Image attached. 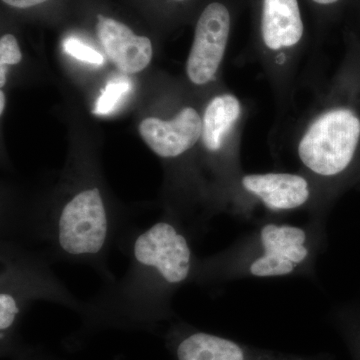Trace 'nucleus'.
<instances>
[{
  "label": "nucleus",
  "mask_w": 360,
  "mask_h": 360,
  "mask_svg": "<svg viewBox=\"0 0 360 360\" xmlns=\"http://www.w3.org/2000/svg\"><path fill=\"white\" fill-rule=\"evenodd\" d=\"M326 224L267 221L245 234L222 257L220 272L231 279L310 276L326 248Z\"/></svg>",
  "instance_id": "obj_1"
},
{
  "label": "nucleus",
  "mask_w": 360,
  "mask_h": 360,
  "mask_svg": "<svg viewBox=\"0 0 360 360\" xmlns=\"http://www.w3.org/2000/svg\"><path fill=\"white\" fill-rule=\"evenodd\" d=\"M360 139V120L347 108L319 116L303 135L298 156L317 176H340L352 165Z\"/></svg>",
  "instance_id": "obj_2"
},
{
  "label": "nucleus",
  "mask_w": 360,
  "mask_h": 360,
  "mask_svg": "<svg viewBox=\"0 0 360 360\" xmlns=\"http://www.w3.org/2000/svg\"><path fill=\"white\" fill-rule=\"evenodd\" d=\"M108 214L98 189L77 194L63 207L58 221V243L71 255H96L108 238Z\"/></svg>",
  "instance_id": "obj_3"
},
{
  "label": "nucleus",
  "mask_w": 360,
  "mask_h": 360,
  "mask_svg": "<svg viewBox=\"0 0 360 360\" xmlns=\"http://www.w3.org/2000/svg\"><path fill=\"white\" fill-rule=\"evenodd\" d=\"M134 257L139 264L158 270L172 285L184 283L193 269V253L188 241L167 222L153 225L137 238Z\"/></svg>",
  "instance_id": "obj_4"
},
{
  "label": "nucleus",
  "mask_w": 360,
  "mask_h": 360,
  "mask_svg": "<svg viewBox=\"0 0 360 360\" xmlns=\"http://www.w3.org/2000/svg\"><path fill=\"white\" fill-rule=\"evenodd\" d=\"M231 16L222 4H210L201 13L186 63L187 77L194 84L212 82L224 59L229 41Z\"/></svg>",
  "instance_id": "obj_5"
},
{
  "label": "nucleus",
  "mask_w": 360,
  "mask_h": 360,
  "mask_svg": "<svg viewBox=\"0 0 360 360\" xmlns=\"http://www.w3.org/2000/svg\"><path fill=\"white\" fill-rule=\"evenodd\" d=\"M240 186L267 212L281 213L302 210L312 198L311 186L304 176L286 172L245 174Z\"/></svg>",
  "instance_id": "obj_6"
},
{
  "label": "nucleus",
  "mask_w": 360,
  "mask_h": 360,
  "mask_svg": "<svg viewBox=\"0 0 360 360\" xmlns=\"http://www.w3.org/2000/svg\"><path fill=\"white\" fill-rule=\"evenodd\" d=\"M202 120L193 108L179 111L174 120L148 117L139 125V134L151 150L160 158L184 155L201 139Z\"/></svg>",
  "instance_id": "obj_7"
},
{
  "label": "nucleus",
  "mask_w": 360,
  "mask_h": 360,
  "mask_svg": "<svg viewBox=\"0 0 360 360\" xmlns=\"http://www.w3.org/2000/svg\"><path fill=\"white\" fill-rule=\"evenodd\" d=\"M97 34L104 51L116 68L125 73L146 70L153 58V44L146 37L134 34L120 21L98 16Z\"/></svg>",
  "instance_id": "obj_8"
},
{
  "label": "nucleus",
  "mask_w": 360,
  "mask_h": 360,
  "mask_svg": "<svg viewBox=\"0 0 360 360\" xmlns=\"http://www.w3.org/2000/svg\"><path fill=\"white\" fill-rule=\"evenodd\" d=\"M262 37L271 51L297 44L303 34V25L297 0H264Z\"/></svg>",
  "instance_id": "obj_9"
},
{
  "label": "nucleus",
  "mask_w": 360,
  "mask_h": 360,
  "mask_svg": "<svg viewBox=\"0 0 360 360\" xmlns=\"http://www.w3.org/2000/svg\"><path fill=\"white\" fill-rule=\"evenodd\" d=\"M240 103L232 94L214 97L206 108L202 118L201 139L206 150L217 153L224 146L227 134L238 122Z\"/></svg>",
  "instance_id": "obj_10"
},
{
  "label": "nucleus",
  "mask_w": 360,
  "mask_h": 360,
  "mask_svg": "<svg viewBox=\"0 0 360 360\" xmlns=\"http://www.w3.org/2000/svg\"><path fill=\"white\" fill-rule=\"evenodd\" d=\"M130 89H131V84L127 78L120 77L111 80L106 84L101 96L97 98L94 108V115H110L115 110L123 97L129 94Z\"/></svg>",
  "instance_id": "obj_11"
},
{
  "label": "nucleus",
  "mask_w": 360,
  "mask_h": 360,
  "mask_svg": "<svg viewBox=\"0 0 360 360\" xmlns=\"http://www.w3.org/2000/svg\"><path fill=\"white\" fill-rule=\"evenodd\" d=\"M22 58L20 45L13 34H6L0 39V85L6 82V65H15Z\"/></svg>",
  "instance_id": "obj_12"
},
{
  "label": "nucleus",
  "mask_w": 360,
  "mask_h": 360,
  "mask_svg": "<svg viewBox=\"0 0 360 360\" xmlns=\"http://www.w3.org/2000/svg\"><path fill=\"white\" fill-rule=\"evenodd\" d=\"M63 49L66 53L70 54L72 58L84 63L94 65H103L104 63L103 56L96 49L84 44L77 39H68L63 42Z\"/></svg>",
  "instance_id": "obj_13"
},
{
  "label": "nucleus",
  "mask_w": 360,
  "mask_h": 360,
  "mask_svg": "<svg viewBox=\"0 0 360 360\" xmlns=\"http://www.w3.org/2000/svg\"><path fill=\"white\" fill-rule=\"evenodd\" d=\"M20 312L15 298L8 293L0 295V329L6 330L13 326L16 315Z\"/></svg>",
  "instance_id": "obj_14"
},
{
  "label": "nucleus",
  "mask_w": 360,
  "mask_h": 360,
  "mask_svg": "<svg viewBox=\"0 0 360 360\" xmlns=\"http://www.w3.org/2000/svg\"><path fill=\"white\" fill-rule=\"evenodd\" d=\"M8 6L18 7V8H27L47 1V0H2Z\"/></svg>",
  "instance_id": "obj_15"
},
{
  "label": "nucleus",
  "mask_w": 360,
  "mask_h": 360,
  "mask_svg": "<svg viewBox=\"0 0 360 360\" xmlns=\"http://www.w3.org/2000/svg\"><path fill=\"white\" fill-rule=\"evenodd\" d=\"M4 105H6V98H4V91H0V113H4Z\"/></svg>",
  "instance_id": "obj_16"
},
{
  "label": "nucleus",
  "mask_w": 360,
  "mask_h": 360,
  "mask_svg": "<svg viewBox=\"0 0 360 360\" xmlns=\"http://www.w3.org/2000/svg\"><path fill=\"white\" fill-rule=\"evenodd\" d=\"M314 1L319 4H335L338 0H314Z\"/></svg>",
  "instance_id": "obj_17"
}]
</instances>
